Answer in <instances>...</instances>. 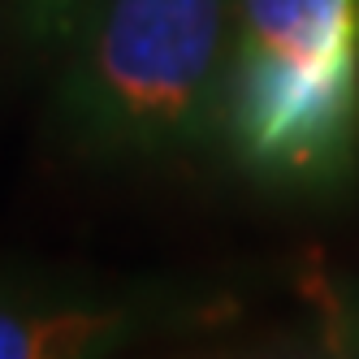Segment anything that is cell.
Returning a JSON list of instances; mask_svg holds the SVG:
<instances>
[{"mask_svg":"<svg viewBox=\"0 0 359 359\" xmlns=\"http://www.w3.org/2000/svg\"><path fill=\"white\" fill-rule=\"evenodd\" d=\"M221 126L264 177L325 187L359 151V53L290 57L234 43Z\"/></svg>","mask_w":359,"mask_h":359,"instance_id":"2","label":"cell"},{"mask_svg":"<svg viewBox=\"0 0 359 359\" xmlns=\"http://www.w3.org/2000/svg\"><path fill=\"white\" fill-rule=\"evenodd\" d=\"M126 312L100 303H61L39 294H0V359H61L117 346Z\"/></svg>","mask_w":359,"mask_h":359,"instance_id":"3","label":"cell"},{"mask_svg":"<svg viewBox=\"0 0 359 359\" xmlns=\"http://www.w3.org/2000/svg\"><path fill=\"white\" fill-rule=\"evenodd\" d=\"M238 0H83L61 109L91 151L161 156L221 126Z\"/></svg>","mask_w":359,"mask_h":359,"instance_id":"1","label":"cell"},{"mask_svg":"<svg viewBox=\"0 0 359 359\" xmlns=\"http://www.w3.org/2000/svg\"><path fill=\"white\" fill-rule=\"evenodd\" d=\"M238 39L290 57L359 53V0H238Z\"/></svg>","mask_w":359,"mask_h":359,"instance_id":"4","label":"cell"},{"mask_svg":"<svg viewBox=\"0 0 359 359\" xmlns=\"http://www.w3.org/2000/svg\"><path fill=\"white\" fill-rule=\"evenodd\" d=\"M329 316L338 320V329H333V338H338V342H355V351H359V307L329 303Z\"/></svg>","mask_w":359,"mask_h":359,"instance_id":"5","label":"cell"}]
</instances>
